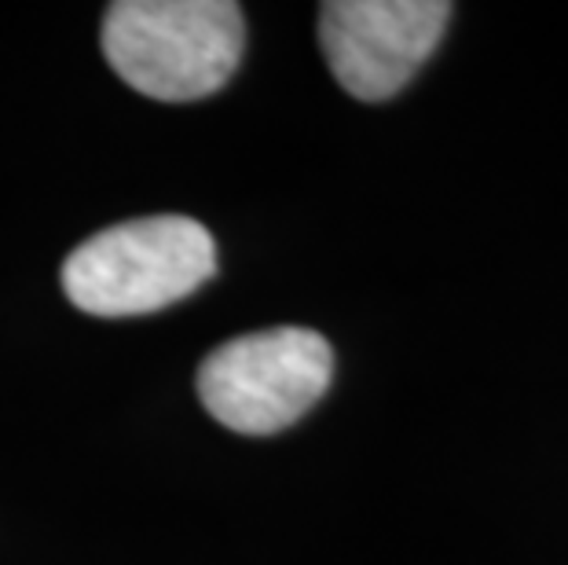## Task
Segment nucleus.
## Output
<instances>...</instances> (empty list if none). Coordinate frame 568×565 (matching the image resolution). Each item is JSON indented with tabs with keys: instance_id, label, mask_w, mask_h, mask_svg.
I'll list each match as a JSON object with an SVG mask.
<instances>
[{
	"instance_id": "1",
	"label": "nucleus",
	"mask_w": 568,
	"mask_h": 565,
	"mask_svg": "<svg viewBox=\"0 0 568 565\" xmlns=\"http://www.w3.org/2000/svg\"><path fill=\"white\" fill-rule=\"evenodd\" d=\"M103 56L151 100L191 103L232 81L246 44L232 0H118L103 16Z\"/></svg>"
},
{
	"instance_id": "2",
	"label": "nucleus",
	"mask_w": 568,
	"mask_h": 565,
	"mask_svg": "<svg viewBox=\"0 0 568 565\" xmlns=\"http://www.w3.org/2000/svg\"><path fill=\"white\" fill-rule=\"evenodd\" d=\"M216 272V243L199 221H122L84 239L63 261V291L89 316H143L184 302Z\"/></svg>"
},
{
	"instance_id": "3",
	"label": "nucleus",
	"mask_w": 568,
	"mask_h": 565,
	"mask_svg": "<svg viewBox=\"0 0 568 565\" xmlns=\"http://www.w3.org/2000/svg\"><path fill=\"white\" fill-rule=\"evenodd\" d=\"M334 379V349L320 331L272 327L216 345L199 367L202 407L246 437L294 426Z\"/></svg>"
},
{
	"instance_id": "4",
	"label": "nucleus",
	"mask_w": 568,
	"mask_h": 565,
	"mask_svg": "<svg viewBox=\"0 0 568 565\" xmlns=\"http://www.w3.org/2000/svg\"><path fill=\"white\" fill-rule=\"evenodd\" d=\"M452 4L444 0H331L320 8V48L348 95L382 103L437 52Z\"/></svg>"
}]
</instances>
